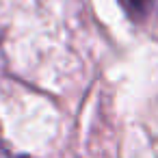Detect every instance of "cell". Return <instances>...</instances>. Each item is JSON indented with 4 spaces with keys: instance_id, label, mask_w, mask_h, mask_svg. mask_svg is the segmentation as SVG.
<instances>
[{
    "instance_id": "7a4b0ae2",
    "label": "cell",
    "mask_w": 158,
    "mask_h": 158,
    "mask_svg": "<svg viewBox=\"0 0 158 158\" xmlns=\"http://www.w3.org/2000/svg\"><path fill=\"white\" fill-rule=\"evenodd\" d=\"M0 158H18V156H11V154H9V149H7L2 143H0Z\"/></svg>"
},
{
    "instance_id": "6da1fadb",
    "label": "cell",
    "mask_w": 158,
    "mask_h": 158,
    "mask_svg": "<svg viewBox=\"0 0 158 158\" xmlns=\"http://www.w3.org/2000/svg\"><path fill=\"white\" fill-rule=\"evenodd\" d=\"M119 5L128 13V18H132L134 22H145L158 9V0H119Z\"/></svg>"
}]
</instances>
